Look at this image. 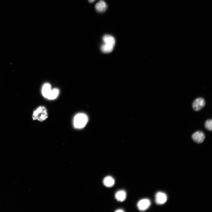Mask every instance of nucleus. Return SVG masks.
<instances>
[{"label": "nucleus", "mask_w": 212, "mask_h": 212, "mask_svg": "<svg viewBox=\"0 0 212 212\" xmlns=\"http://www.w3.org/2000/svg\"><path fill=\"white\" fill-rule=\"evenodd\" d=\"M167 200V196L165 193L159 192H157L155 196V202L158 205L164 204Z\"/></svg>", "instance_id": "obj_5"}, {"label": "nucleus", "mask_w": 212, "mask_h": 212, "mask_svg": "<svg viewBox=\"0 0 212 212\" xmlns=\"http://www.w3.org/2000/svg\"><path fill=\"white\" fill-rule=\"evenodd\" d=\"M103 182L104 185L108 187H111L115 184V179L112 177L108 176L105 177L104 179Z\"/></svg>", "instance_id": "obj_8"}, {"label": "nucleus", "mask_w": 212, "mask_h": 212, "mask_svg": "<svg viewBox=\"0 0 212 212\" xmlns=\"http://www.w3.org/2000/svg\"><path fill=\"white\" fill-rule=\"evenodd\" d=\"M205 101L204 99L202 97L198 98L193 102L192 108L195 111H199L205 106Z\"/></svg>", "instance_id": "obj_3"}, {"label": "nucleus", "mask_w": 212, "mask_h": 212, "mask_svg": "<svg viewBox=\"0 0 212 212\" xmlns=\"http://www.w3.org/2000/svg\"><path fill=\"white\" fill-rule=\"evenodd\" d=\"M48 117L47 110L44 106H40L34 112L32 119L34 120H37L40 122L45 120Z\"/></svg>", "instance_id": "obj_1"}, {"label": "nucleus", "mask_w": 212, "mask_h": 212, "mask_svg": "<svg viewBox=\"0 0 212 212\" xmlns=\"http://www.w3.org/2000/svg\"><path fill=\"white\" fill-rule=\"evenodd\" d=\"M88 121V117L85 114H78L74 117V127L78 129L83 128L86 125Z\"/></svg>", "instance_id": "obj_2"}, {"label": "nucleus", "mask_w": 212, "mask_h": 212, "mask_svg": "<svg viewBox=\"0 0 212 212\" xmlns=\"http://www.w3.org/2000/svg\"><path fill=\"white\" fill-rule=\"evenodd\" d=\"M204 126L205 128L209 131L212 130V120L211 119L207 120L205 122Z\"/></svg>", "instance_id": "obj_14"}, {"label": "nucleus", "mask_w": 212, "mask_h": 212, "mask_svg": "<svg viewBox=\"0 0 212 212\" xmlns=\"http://www.w3.org/2000/svg\"><path fill=\"white\" fill-rule=\"evenodd\" d=\"M114 47V46L104 43L102 46L101 50L104 53H110L113 51Z\"/></svg>", "instance_id": "obj_12"}, {"label": "nucleus", "mask_w": 212, "mask_h": 212, "mask_svg": "<svg viewBox=\"0 0 212 212\" xmlns=\"http://www.w3.org/2000/svg\"><path fill=\"white\" fill-rule=\"evenodd\" d=\"M95 1V0H88V1H89V3H93V2H94V1Z\"/></svg>", "instance_id": "obj_16"}, {"label": "nucleus", "mask_w": 212, "mask_h": 212, "mask_svg": "<svg viewBox=\"0 0 212 212\" xmlns=\"http://www.w3.org/2000/svg\"><path fill=\"white\" fill-rule=\"evenodd\" d=\"M51 91V86L50 84H45L42 89L43 95L46 98H47Z\"/></svg>", "instance_id": "obj_11"}, {"label": "nucleus", "mask_w": 212, "mask_h": 212, "mask_svg": "<svg viewBox=\"0 0 212 212\" xmlns=\"http://www.w3.org/2000/svg\"><path fill=\"white\" fill-rule=\"evenodd\" d=\"M59 93V91L57 89L51 90L47 99L49 100H54L57 97Z\"/></svg>", "instance_id": "obj_13"}, {"label": "nucleus", "mask_w": 212, "mask_h": 212, "mask_svg": "<svg viewBox=\"0 0 212 212\" xmlns=\"http://www.w3.org/2000/svg\"><path fill=\"white\" fill-rule=\"evenodd\" d=\"M193 140L198 143H202L205 138V136L202 132L198 131L194 133L192 136Z\"/></svg>", "instance_id": "obj_4"}, {"label": "nucleus", "mask_w": 212, "mask_h": 212, "mask_svg": "<svg viewBox=\"0 0 212 212\" xmlns=\"http://www.w3.org/2000/svg\"><path fill=\"white\" fill-rule=\"evenodd\" d=\"M115 197L116 199L118 201L123 202L125 201L126 198V192L123 190L119 191L116 193Z\"/></svg>", "instance_id": "obj_10"}, {"label": "nucleus", "mask_w": 212, "mask_h": 212, "mask_svg": "<svg viewBox=\"0 0 212 212\" xmlns=\"http://www.w3.org/2000/svg\"><path fill=\"white\" fill-rule=\"evenodd\" d=\"M95 8L97 12L99 13H103L105 12L106 10L107 5L103 0H100L96 4Z\"/></svg>", "instance_id": "obj_7"}, {"label": "nucleus", "mask_w": 212, "mask_h": 212, "mask_svg": "<svg viewBox=\"0 0 212 212\" xmlns=\"http://www.w3.org/2000/svg\"><path fill=\"white\" fill-rule=\"evenodd\" d=\"M151 204V202L149 199H144L139 202L137 206L139 210L143 211L147 209L150 206Z\"/></svg>", "instance_id": "obj_6"}, {"label": "nucleus", "mask_w": 212, "mask_h": 212, "mask_svg": "<svg viewBox=\"0 0 212 212\" xmlns=\"http://www.w3.org/2000/svg\"><path fill=\"white\" fill-rule=\"evenodd\" d=\"M103 39L105 44L114 46L115 44V38L110 35H106L104 36Z\"/></svg>", "instance_id": "obj_9"}, {"label": "nucleus", "mask_w": 212, "mask_h": 212, "mask_svg": "<svg viewBox=\"0 0 212 212\" xmlns=\"http://www.w3.org/2000/svg\"><path fill=\"white\" fill-rule=\"evenodd\" d=\"M115 211L117 212H124V211H123L122 209H120L117 210L116 211Z\"/></svg>", "instance_id": "obj_15"}]
</instances>
